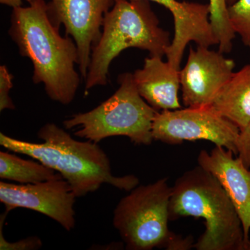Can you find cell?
Masks as SVG:
<instances>
[{"label":"cell","mask_w":250,"mask_h":250,"mask_svg":"<svg viewBox=\"0 0 250 250\" xmlns=\"http://www.w3.org/2000/svg\"><path fill=\"white\" fill-rule=\"evenodd\" d=\"M22 1H26L28 4H30L33 0H0V3L14 9V8L22 6Z\"/></svg>","instance_id":"44dd1931"},{"label":"cell","mask_w":250,"mask_h":250,"mask_svg":"<svg viewBox=\"0 0 250 250\" xmlns=\"http://www.w3.org/2000/svg\"><path fill=\"white\" fill-rule=\"evenodd\" d=\"M238 0H209L210 20L218 41L219 52L229 53L236 34L229 20L228 9Z\"/></svg>","instance_id":"2e32d148"},{"label":"cell","mask_w":250,"mask_h":250,"mask_svg":"<svg viewBox=\"0 0 250 250\" xmlns=\"http://www.w3.org/2000/svg\"><path fill=\"white\" fill-rule=\"evenodd\" d=\"M210 106L240 131L248 126L250 123V63L233 73Z\"/></svg>","instance_id":"5bb4252c"},{"label":"cell","mask_w":250,"mask_h":250,"mask_svg":"<svg viewBox=\"0 0 250 250\" xmlns=\"http://www.w3.org/2000/svg\"><path fill=\"white\" fill-rule=\"evenodd\" d=\"M171 41L170 33L160 27L149 1L115 0L105 14L101 36L92 49L85 94L107 84L110 65L125 49H142L150 57L163 58Z\"/></svg>","instance_id":"277c9868"},{"label":"cell","mask_w":250,"mask_h":250,"mask_svg":"<svg viewBox=\"0 0 250 250\" xmlns=\"http://www.w3.org/2000/svg\"><path fill=\"white\" fill-rule=\"evenodd\" d=\"M236 156L250 169V123L240 131L236 142Z\"/></svg>","instance_id":"ffe728a7"},{"label":"cell","mask_w":250,"mask_h":250,"mask_svg":"<svg viewBox=\"0 0 250 250\" xmlns=\"http://www.w3.org/2000/svg\"><path fill=\"white\" fill-rule=\"evenodd\" d=\"M76 197L63 178L29 184L0 182V202L6 211L17 208L35 210L55 220L67 231L75 226Z\"/></svg>","instance_id":"9c48e42d"},{"label":"cell","mask_w":250,"mask_h":250,"mask_svg":"<svg viewBox=\"0 0 250 250\" xmlns=\"http://www.w3.org/2000/svg\"><path fill=\"white\" fill-rule=\"evenodd\" d=\"M234 155L229 149L215 146L210 152L202 150L197 163L225 189L241 219L245 239L250 243V169Z\"/></svg>","instance_id":"7c38bea8"},{"label":"cell","mask_w":250,"mask_h":250,"mask_svg":"<svg viewBox=\"0 0 250 250\" xmlns=\"http://www.w3.org/2000/svg\"><path fill=\"white\" fill-rule=\"evenodd\" d=\"M9 212L6 211L1 215L0 218V250H34L40 249L42 241L39 237L32 236L21 240V241L9 243L5 240L2 234V228L5 219Z\"/></svg>","instance_id":"ac0fdd59"},{"label":"cell","mask_w":250,"mask_h":250,"mask_svg":"<svg viewBox=\"0 0 250 250\" xmlns=\"http://www.w3.org/2000/svg\"><path fill=\"white\" fill-rule=\"evenodd\" d=\"M0 178L29 184L62 177L57 171L39 161L26 160L9 152H0Z\"/></svg>","instance_id":"9a60e30c"},{"label":"cell","mask_w":250,"mask_h":250,"mask_svg":"<svg viewBox=\"0 0 250 250\" xmlns=\"http://www.w3.org/2000/svg\"><path fill=\"white\" fill-rule=\"evenodd\" d=\"M135 84L141 96L156 111L182 108L179 100V70L161 57L145 59L144 65L134 73Z\"/></svg>","instance_id":"4fadbf2b"},{"label":"cell","mask_w":250,"mask_h":250,"mask_svg":"<svg viewBox=\"0 0 250 250\" xmlns=\"http://www.w3.org/2000/svg\"><path fill=\"white\" fill-rule=\"evenodd\" d=\"M170 220L202 218L205 231L194 244L197 250H250L239 215L218 179L201 166L187 170L172 187Z\"/></svg>","instance_id":"3957f363"},{"label":"cell","mask_w":250,"mask_h":250,"mask_svg":"<svg viewBox=\"0 0 250 250\" xmlns=\"http://www.w3.org/2000/svg\"><path fill=\"white\" fill-rule=\"evenodd\" d=\"M162 5L172 13L174 33L166 51L167 62L175 70L181 69L186 47L190 42L210 47L218 45L210 22L209 4L179 1L177 0H147Z\"/></svg>","instance_id":"8fae6325"},{"label":"cell","mask_w":250,"mask_h":250,"mask_svg":"<svg viewBox=\"0 0 250 250\" xmlns=\"http://www.w3.org/2000/svg\"><path fill=\"white\" fill-rule=\"evenodd\" d=\"M38 137L43 142H27L0 133V145L57 171L77 197L96 191L104 184L128 192L139 186V179L133 174L116 177L112 174L109 159L98 143L77 141L54 123L42 126Z\"/></svg>","instance_id":"7a4b0ae2"},{"label":"cell","mask_w":250,"mask_h":250,"mask_svg":"<svg viewBox=\"0 0 250 250\" xmlns=\"http://www.w3.org/2000/svg\"><path fill=\"white\" fill-rule=\"evenodd\" d=\"M123 197L113 212V223L130 250H190L193 238L171 232L170 200L172 187L167 178L137 186Z\"/></svg>","instance_id":"5b68a950"},{"label":"cell","mask_w":250,"mask_h":250,"mask_svg":"<svg viewBox=\"0 0 250 250\" xmlns=\"http://www.w3.org/2000/svg\"><path fill=\"white\" fill-rule=\"evenodd\" d=\"M119 88L91 111L72 115L63 121L66 129L80 127L75 136L98 143L112 136H126L137 145H150L152 123L158 111L141 96L134 75L118 76Z\"/></svg>","instance_id":"8992f818"},{"label":"cell","mask_w":250,"mask_h":250,"mask_svg":"<svg viewBox=\"0 0 250 250\" xmlns=\"http://www.w3.org/2000/svg\"><path fill=\"white\" fill-rule=\"evenodd\" d=\"M228 15L235 34L250 48V0H238L229 7Z\"/></svg>","instance_id":"e0dca14e"},{"label":"cell","mask_w":250,"mask_h":250,"mask_svg":"<svg viewBox=\"0 0 250 250\" xmlns=\"http://www.w3.org/2000/svg\"><path fill=\"white\" fill-rule=\"evenodd\" d=\"M115 0H49L47 14L55 27L64 26L65 36H70L79 51V69L85 80L88 73L92 49L102 34L105 14Z\"/></svg>","instance_id":"ba28073f"},{"label":"cell","mask_w":250,"mask_h":250,"mask_svg":"<svg viewBox=\"0 0 250 250\" xmlns=\"http://www.w3.org/2000/svg\"><path fill=\"white\" fill-rule=\"evenodd\" d=\"M235 62L209 47H190L183 68L179 70L182 102L186 107L210 105L213 98L230 80Z\"/></svg>","instance_id":"30bf717a"},{"label":"cell","mask_w":250,"mask_h":250,"mask_svg":"<svg viewBox=\"0 0 250 250\" xmlns=\"http://www.w3.org/2000/svg\"><path fill=\"white\" fill-rule=\"evenodd\" d=\"M8 32L20 54L32 62L34 83H43L53 101L70 104L82 79L75 70L78 48L72 38L63 37L54 25L45 0H33L27 7L13 9Z\"/></svg>","instance_id":"6da1fadb"},{"label":"cell","mask_w":250,"mask_h":250,"mask_svg":"<svg viewBox=\"0 0 250 250\" xmlns=\"http://www.w3.org/2000/svg\"><path fill=\"white\" fill-rule=\"evenodd\" d=\"M238 126L220 116L210 105L158 111L152 123V137L169 145L205 140L236 155Z\"/></svg>","instance_id":"52a82bcc"},{"label":"cell","mask_w":250,"mask_h":250,"mask_svg":"<svg viewBox=\"0 0 250 250\" xmlns=\"http://www.w3.org/2000/svg\"><path fill=\"white\" fill-rule=\"evenodd\" d=\"M14 76L10 73L6 65L0 66V111L16 108L11 97L10 90L13 87Z\"/></svg>","instance_id":"d6986e66"}]
</instances>
